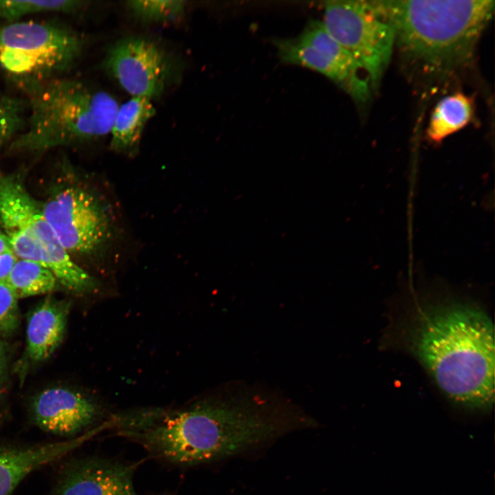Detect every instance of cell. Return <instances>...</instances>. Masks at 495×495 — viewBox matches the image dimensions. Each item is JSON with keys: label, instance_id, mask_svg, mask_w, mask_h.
<instances>
[{"label": "cell", "instance_id": "cell-1", "mask_svg": "<svg viewBox=\"0 0 495 495\" xmlns=\"http://www.w3.org/2000/svg\"><path fill=\"white\" fill-rule=\"evenodd\" d=\"M119 434L155 456L193 465L237 455L287 434L288 410L264 385L236 380L219 393L175 410H148L117 418Z\"/></svg>", "mask_w": 495, "mask_h": 495}, {"label": "cell", "instance_id": "cell-2", "mask_svg": "<svg viewBox=\"0 0 495 495\" xmlns=\"http://www.w3.org/2000/svg\"><path fill=\"white\" fill-rule=\"evenodd\" d=\"M413 347L450 400L473 411L492 408L494 331L491 319L483 309L457 302L431 308L419 318Z\"/></svg>", "mask_w": 495, "mask_h": 495}, {"label": "cell", "instance_id": "cell-3", "mask_svg": "<svg viewBox=\"0 0 495 495\" xmlns=\"http://www.w3.org/2000/svg\"><path fill=\"white\" fill-rule=\"evenodd\" d=\"M393 26L395 45L427 73L441 77L472 59L494 10L489 0L377 1Z\"/></svg>", "mask_w": 495, "mask_h": 495}, {"label": "cell", "instance_id": "cell-4", "mask_svg": "<svg viewBox=\"0 0 495 495\" xmlns=\"http://www.w3.org/2000/svg\"><path fill=\"white\" fill-rule=\"evenodd\" d=\"M29 114L14 148L44 151L110 133L119 107L109 93L82 81L58 77L24 90Z\"/></svg>", "mask_w": 495, "mask_h": 495}, {"label": "cell", "instance_id": "cell-5", "mask_svg": "<svg viewBox=\"0 0 495 495\" xmlns=\"http://www.w3.org/2000/svg\"><path fill=\"white\" fill-rule=\"evenodd\" d=\"M82 50L80 36L60 22L0 20V68L24 90L60 77Z\"/></svg>", "mask_w": 495, "mask_h": 495}, {"label": "cell", "instance_id": "cell-6", "mask_svg": "<svg viewBox=\"0 0 495 495\" xmlns=\"http://www.w3.org/2000/svg\"><path fill=\"white\" fill-rule=\"evenodd\" d=\"M322 23L358 61L376 89L395 45V33L377 1H327Z\"/></svg>", "mask_w": 495, "mask_h": 495}, {"label": "cell", "instance_id": "cell-7", "mask_svg": "<svg viewBox=\"0 0 495 495\" xmlns=\"http://www.w3.org/2000/svg\"><path fill=\"white\" fill-rule=\"evenodd\" d=\"M0 224L6 234L20 232L32 237L43 250L45 267L66 289L85 293L96 288L97 281L72 260L41 206L14 176L0 177Z\"/></svg>", "mask_w": 495, "mask_h": 495}, {"label": "cell", "instance_id": "cell-8", "mask_svg": "<svg viewBox=\"0 0 495 495\" xmlns=\"http://www.w3.org/2000/svg\"><path fill=\"white\" fill-rule=\"evenodd\" d=\"M275 44L282 61L322 74L358 103L370 98L373 89L366 73L322 22L313 21L296 38L278 40Z\"/></svg>", "mask_w": 495, "mask_h": 495}, {"label": "cell", "instance_id": "cell-9", "mask_svg": "<svg viewBox=\"0 0 495 495\" xmlns=\"http://www.w3.org/2000/svg\"><path fill=\"white\" fill-rule=\"evenodd\" d=\"M42 211L67 251L91 254L110 241L113 219L106 204L87 190L72 186L50 198Z\"/></svg>", "mask_w": 495, "mask_h": 495}, {"label": "cell", "instance_id": "cell-10", "mask_svg": "<svg viewBox=\"0 0 495 495\" xmlns=\"http://www.w3.org/2000/svg\"><path fill=\"white\" fill-rule=\"evenodd\" d=\"M164 52L140 37L120 41L109 51L105 68L129 94L151 100L163 91L170 72Z\"/></svg>", "mask_w": 495, "mask_h": 495}, {"label": "cell", "instance_id": "cell-11", "mask_svg": "<svg viewBox=\"0 0 495 495\" xmlns=\"http://www.w3.org/2000/svg\"><path fill=\"white\" fill-rule=\"evenodd\" d=\"M135 468L96 456L76 460L65 468L50 495H139Z\"/></svg>", "mask_w": 495, "mask_h": 495}, {"label": "cell", "instance_id": "cell-12", "mask_svg": "<svg viewBox=\"0 0 495 495\" xmlns=\"http://www.w3.org/2000/svg\"><path fill=\"white\" fill-rule=\"evenodd\" d=\"M35 424L54 435L76 438L98 418L96 405L82 394L63 387L41 392L32 404Z\"/></svg>", "mask_w": 495, "mask_h": 495}, {"label": "cell", "instance_id": "cell-13", "mask_svg": "<svg viewBox=\"0 0 495 495\" xmlns=\"http://www.w3.org/2000/svg\"><path fill=\"white\" fill-rule=\"evenodd\" d=\"M88 438L84 434L61 441L0 446V495H10L30 472L61 459Z\"/></svg>", "mask_w": 495, "mask_h": 495}, {"label": "cell", "instance_id": "cell-14", "mask_svg": "<svg viewBox=\"0 0 495 495\" xmlns=\"http://www.w3.org/2000/svg\"><path fill=\"white\" fill-rule=\"evenodd\" d=\"M69 303L47 298L30 315L27 326V351L34 361L50 358L65 333Z\"/></svg>", "mask_w": 495, "mask_h": 495}, {"label": "cell", "instance_id": "cell-15", "mask_svg": "<svg viewBox=\"0 0 495 495\" xmlns=\"http://www.w3.org/2000/svg\"><path fill=\"white\" fill-rule=\"evenodd\" d=\"M155 114L151 100L144 97L133 96L119 105L110 132L111 148L133 154L138 147L146 124Z\"/></svg>", "mask_w": 495, "mask_h": 495}, {"label": "cell", "instance_id": "cell-16", "mask_svg": "<svg viewBox=\"0 0 495 495\" xmlns=\"http://www.w3.org/2000/svg\"><path fill=\"white\" fill-rule=\"evenodd\" d=\"M474 111L472 97L462 92L445 96L432 112L427 137L434 143L441 142L469 124L473 120Z\"/></svg>", "mask_w": 495, "mask_h": 495}, {"label": "cell", "instance_id": "cell-17", "mask_svg": "<svg viewBox=\"0 0 495 495\" xmlns=\"http://www.w3.org/2000/svg\"><path fill=\"white\" fill-rule=\"evenodd\" d=\"M56 281L53 273L44 266L19 259L6 283L19 298L50 292L54 289Z\"/></svg>", "mask_w": 495, "mask_h": 495}, {"label": "cell", "instance_id": "cell-18", "mask_svg": "<svg viewBox=\"0 0 495 495\" xmlns=\"http://www.w3.org/2000/svg\"><path fill=\"white\" fill-rule=\"evenodd\" d=\"M84 3L76 0H0V20H19L24 16L41 12H74L83 7Z\"/></svg>", "mask_w": 495, "mask_h": 495}, {"label": "cell", "instance_id": "cell-19", "mask_svg": "<svg viewBox=\"0 0 495 495\" xmlns=\"http://www.w3.org/2000/svg\"><path fill=\"white\" fill-rule=\"evenodd\" d=\"M182 0H135L127 2V6L138 17L148 21H173L182 15L185 9Z\"/></svg>", "mask_w": 495, "mask_h": 495}, {"label": "cell", "instance_id": "cell-20", "mask_svg": "<svg viewBox=\"0 0 495 495\" xmlns=\"http://www.w3.org/2000/svg\"><path fill=\"white\" fill-rule=\"evenodd\" d=\"M24 103L0 93V146L24 129Z\"/></svg>", "mask_w": 495, "mask_h": 495}, {"label": "cell", "instance_id": "cell-21", "mask_svg": "<svg viewBox=\"0 0 495 495\" xmlns=\"http://www.w3.org/2000/svg\"><path fill=\"white\" fill-rule=\"evenodd\" d=\"M17 297L6 283H0V333L11 332L19 322Z\"/></svg>", "mask_w": 495, "mask_h": 495}, {"label": "cell", "instance_id": "cell-22", "mask_svg": "<svg viewBox=\"0 0 495 495\" xmlns=\"http://www.w3.org/2000/svg\"><path fill=\"white\" fill-rule=\"evenodd\" d=\"M19 260L11 249L0 254V283H6L15 263Z\"/></svg>", "mask_w": 495, "mask_h": 495}, {"label": "cell", "instance_id": "cell-23", "mask_svg": "<svg viewBox=\"0 0 495 495\" xmlns=\"http://www.w3.org/2000/svg\"><path fill=\"white\" fill-rule=\"evenodd\" d=\"M7 352L5 344L0 339V398L3 393L6 380Z\"/></svg>", "mask_w": 495, "mask_h": 495}, {"label": "cell", "instance_id": "cell-24", "mask_svg": "<svg viewBox=\"0 0 495 495\" xmlns=\"http://www.w3.org/2000/svg\"><path fill=\"white\" fill-rule=\"evenodd\" d=\"M9 249L11 248L7 236L0 232V254Z\"/></svg>", "mask_w": 495, "mask_h": 495}]
</instances>
